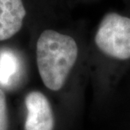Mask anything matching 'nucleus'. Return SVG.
Segmentation results:
<instances>
[{"label": "nucleus", "mask_w": 130, "mask_h": 130, "mask_svg": "<svg viewBox=\"0 0 130 130\" xmlns=\"http://www.w3.org/2000/svg\"><path fill=\"white\" fill-rule=\"evenodd\" d=\"M78 51L72 36L53 30H46L41 34L36 43V63L47 89L58 91L63 87L76 63Z\"/></svg>", "instance_id": "nucleus-1"}, {"label": "nucleus", "mask_w": 130, "mask_h": 130, "mask_svg": "<svg viewBox=\"0 0 130 130\" xmlns=\"http://www.w3.org/2000/svg\"><path fill=\"white\" fill-rule=\"evenodd\" d=\"M98 49L118 60L130 59V18L108 13L101 20L95 35Z\"/></svg>", "instance_id": "nucleus-2"}, {"label": "nucleus", "mask_w": 130, "mask_h": 130, "mask_svg": "<svg viewBox=\"0 0 130 130\" xmlns=\"http://www.w3.org/2000/svg\"><path fill=\"white\" fill-rule=\"evenodd\" d=\"M27 114L25 130H53L54 116L50 102L40 91H31L25 96Z\"/></svg>", "instance_id": "nucleus-3"}, {"label": "nucleus", "mask_w": 130, "mask_h": 130, "mask_svg": "<svg viewBox=\"0 0 130 130\" xmlns=\"http://www.w3.org/2000/svg\"><path fill=\"white\" fill-rule=\"evenodd\" d=\"M25 15L22 0H0V41L20 31Z\"/></svg>", "instance_id": "nucleus-4"}, {"label": "nucleus", "mask_w": 130, "mask_h": 130, "mask_svg": "<svg viewBox=\"0 0 130 130\" xmlns=\"http://www.w3.org/2000/svg\"><path fill=\"white\" fill-rule=\"evenodd\" d=\"M17 70V60L10 53H4L0 56V82L7 84Z\"/></svg>", "instance_id": "nucleus-5"}, {"label": "nucleus", "mask_w": 130, "mask_h": 130, "mask_svg": "<svg viewBox=\"0 0 130 130\" xmlns=\"http://www.w3.org/2000/svg\"><path fill=\"white\" fill-rule=\"evenodd\" d=\"M9 118H8V107L6 95L4 91L0 89V130H8Z\"/></svg>", "instance_id": "nucleus-6"}]
</instances>
